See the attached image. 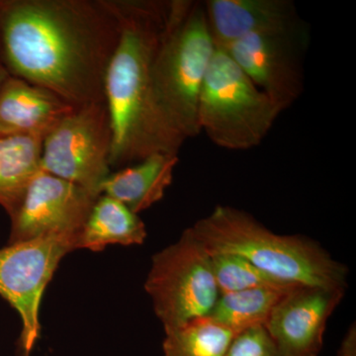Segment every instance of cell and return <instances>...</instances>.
<instances>
[{"instance_id":"6da1fadb","label":"cell","mask_w":356,"mask_h":356,"mask_svg":"<svg viewBox=\"0 0 356 356\" xmlns=\"http://www.w3.org/2000/svg\"><path fill=\"white\" fill-rule=\"evenodd\" d=\"M118 40L111 0H0V55L9 74L74 106L105 102Z\"/></svg>"},{"instance_id":"7a4b0ae2","label":"cell","mask_w":356,"mask_h":356,"mask_svg":"<svg viewBox=\"0 0 356 356\" xmlns=\"http://www.w3.org/2000/svg\"><path fill=\"white\" fill-rule=\"evenodd\" d=\"M119 40L107 67L104 100L112 129L110 166L122 168L156 153L177 154L182 145L161 118L153 90L156 51L173 0H111Z\"/></svg>"},{"instance_id":"3957f363","label":"cell","mask_w":356,"mask_h":356,"mask_svg":"<svg viewBox=\"0 0 356 356\" xmlns=\"http://www.w3.org/2000/svg\"><path fill=\"white\" fill-rule=\"evenodd\" d=\"M189 229L210 254L238 255L292 286L348 287V267L320 243L273 233L245 211L219 205Z\"/></svg>"},{"instance_id":"277c9868","label":"cell","mask_w":356,"mask_h":356,"mask_svg":"<svg viewBox=\"0 0 356 356\" xmlns=\"http://www.w3.org/2000/svg\"><path fill=\"white\" fill-rule=\"evenodd\" d=\"M215 48L203 2L173 0L154 58L153 90L159 115L182 146L200 134L199 98Z\"/></svg>"},{"instance_id":"5b68a950","label":"cell","mask_w":356,"mask_h":356,"mask_svg":"<svg viewBox=\"0 0 356 356\" xmlns=\"http://www.w3.org/2000/svg\"><path fill=\"white\" fill-rule=\"evenodd\" d=\"M281 113L226 51L215 48L199 98L200 133L222 149L248 151L261 144Z\"/></svg>"},{"instance_id":"8992f818","label":"cell","mask_w":356,"mask_h":356,"mask_svg":"<svg viewBox=\"0 0 356 356\" xmlns=\"http://www.w3.org/2000/svg\"><path fill=\"white\" fill-rule=\"evenodd\" d=\"M145 289L165 332L207 318L221 294L211 255L189 228L154 255Z\"/></svg>"},{"instance_id":"52a82bcc","label":"cell","mask_w":356,"mask_h":356,"mask_svg":"<svg viewBox=\"0 0 356 356\" xmlns=\"http://www.w3.org/2000/svg\"><path fill=\"white\" fill-rule=\"evenodd\" d=\"M112 129L105 102L76 106L43 140L44 172L100 195L111 173Z\"/></svg>"},{"instance_id":"ba28073f","label":"cell","mask_w":356,"mask_h":356,"mask_svg":"<svg viewBox=\"0 0 356 356\" xmlns=\"http://www.w3.org/2000/svg\"><path fill=\"white\" fill-rule=\"evenodd\" d=\"M77 241L65 236H44L0 248V296L19 314L20 343L24 356L40 337V305L47 285L63 257L77 250Z\"/></svg>"},{"instance_id":"9c48e42d","label":"cell","mask_w":356,"mask_h":356,"mask_svg":"<svg viewBox=\"0 0 356 356\" xmlns=\"http://www.w3.org/2000/svg\"><path fill=\"white\" fill-rule=\"evenodd\" d=\"M308 43V28L301 21L284 29L250 35L222 50L283 112L303 93Z\"/></svg>"},{"instance_id":"30bf717a","label":"cell","mask_w":356,"mask_h":356,"mask_svg":"<svg viewBox=\"0 0 356 356\" xmlns=\"http://www.w3.org/2000/svg\"><path fill=\"white\" fill-rule=\"evenodd\" d=\"M97 198L79 185L40 170L10 216L8 243L54 235L70 236L79 242Z\"/></svg>"},{"instance_id":"8fae6325","label":"cell","mask_w":356,"mask_h":356,"mask_svg":"<svg viewBox=\"0 0 356 356\" xmlns=\"http://www.w3.org/2000/svg\"><path fill=\"white\" fill-rule=\"evenodd\" d=\"M346 291L297 286L285 292L264 325L280 355H320L327 321Z\"/></svg>"},{"instance_id":"7c38bea8","label":"cell","mask_w":356,"mask_h":356,"mask_svg":"<svg viewBox=\"0 0 356 356\" xmlns=\"http://www.w3.org/2000/svg\"><path fill=\"white\" fill-rule=\"evenodd\" d=\"M203 3L211 37L220 49L250 35L284 29L303 21L290 0H207Z\"/></svg>"},{"instance_id":"4fadbf2b","label":"cell","mask_w":356,"mask_h":356,"mask_svg":"<svg viewBox=\"0 0 356 356\" xmlns=\"http://www.w3.org/2000/svg\"><path fill=\"white\" fill-rule=\"evenodd\" d=\"M74 107L49 89L9 76L0 88V135L44 140Z\"/></svg>"},{"instance_id":"5bb4252c","label":"cell","mask_w":356,"mask_h":356,"mask_svg":"<svg viewBox=\"0 0 356 356\" xmlns=\"http://www.w3.org/2000/svg\"><path fill=\"white\" fill-rule=\"evenodd\" d=\"M178 161L177 154L156 153L119 168L102 182L100 195L113 198L139 215L163 198Z\"/></svg>"},{"instance_id":"9a60e30c","label":"cell","mask_w":356,"mask_h":356,"mask_svg":"<svg viewBox=\"0 0 356 356\" xmlns=\"http://www.w3.org/2000/svg\"><path fill=\"white\" fill-rule=\"evenodd\" d=\"M147 236L139 215L106 195L98 196L77 242L79 248L102 252L110 245H142Z\"/></svg>"},{"instance_id":"2e32d148","label":"cell","mask_w":356,"mask_h":356,"mask_svg":"<svg viewBox=\"0 0 356 356\" xmlns=\"http://www.w3.org/2000/svg\"><path fill=\"white\" fill-rule=\"evenodd\" d=\"M42 145L38 138L0 135V206L9 217L42 170Z\"/></svg>"},{"instance_id":"e0dca14e","label":"cell","mask_w":356,"mask_h":356,"mask_svg":"<svg viewBox=\"0 0 356 356\" xmlns=\"http://www.w3.org/2000/svg\"><path fill=\"white\" fill-rule=\"evenodd\" d=\"M290 289L254 288L221 293L207 318L236 332L255 325L264 327L274 307Z\"/></svg>"},{"instance_id":"ac0fdd59","label":"cell","mask_w":356,"mask_h":356,"mask_svg":"<svg viewBox=\"0 0 356 356\" xmlns=\"http://www.w3.org/2000/svg\"><path fill=\"white\" fill-rule=\"evenodd\" d=\"M236 334L209 318H197L165 332L163 356H225Z\"/></svg>"},{"instance_id":"d6986e66","label":"cell","mask_w":356,"mask_h":356,"mask_svg":"<svg viewBox=\"0 0 356 356\" xmlns=\"http://www.w3.org/2000/svg\"><path fill=\"white\" fill-rule=\"evenodd\" d=\"M213 273L220 293L243 291L254 288L290 289L296 287L276 280L242 257L232 254H210Z\"/></svg>"},{"instance_id":"ffe728a7","label":"cell","mask_w":356,"mask_h":356,"mask_svg":"<svg viewBox=\"0 0 356 356\" xmlns=\"http://www.w3.org/2000/svg\"><path fill=\"white\" fill-rule=\"evenodd\" d=\"M225 356H281L264 325L236 334Z\"/></svg>"},{"instance_id":"44dd1931","label":"cell","mask_w":356,"mask_h":356,"mask_svg":"<svg viewBox=\"0 0 356 356\" xmlns=\"http://www.w3.org/2000/svg\"><path fill=\"white\" fill-rule=\"evenodd\" d=\"M337 356H356V329L355 324L351 325L346 332L341 344Z\"/></svg>"},{"instance_id":"7402d4cb","label":"cell","mask_w":356,"mask_h":356,"mask_svg":"<svg viewBox=\"0 0 356 356\" xmlns=\"http://www.w3.org/2000/svg\"><path fill=\"white\" fill-rule=\"evenodd\" d=\"M10 76L8 70H7L6 65H4L3 60H2L1 55H0V88H1L2 84L6 81L7 77Z\"/></svg>"}]
</instances>
